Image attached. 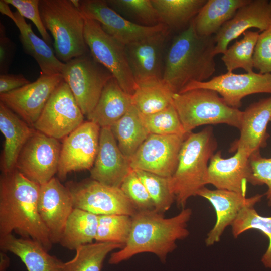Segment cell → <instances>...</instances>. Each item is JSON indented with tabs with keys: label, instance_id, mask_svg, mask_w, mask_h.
<instances>
[{
	"label": "cell",
	"instance_id": "obj_13",
	"mask_svg": "<svg viewBox=\"0 0 271 271\" xmlns=\"http://www.w3.org/2000/svg\"><path fill=\"white\" fill-rule=\"evenodd\" d=\"M197 88L214 90L229 106L239 109L242 100L246 96L261 93L271 94V74L254 71L243 74L227 72L206 81L191 82L179 93Z\"/></svg>",
	"mask_w": 271,
	"mask_h": 271
},
{
	"label": "cell",
	"instance_id": "obj_33",
	"mask_svg": "<svg viewBox=\"0 0 271 271\" xmlns=\"http://www.w3.org/2000/svg\"><path fill=\"white\" fill-rule=\"evenodd\" d=\"M124 245L112 242H98L78 247L75 256L65 262L64 271H101L107 255Z\"/></svg>",
	"mask_w": 271,
	"mask_h": 271
},
{
	"label": "cell",
	"instance_id": "obj_5",
	"mask_svg": "<svg viewBox=\"0 0 271 271\" xmlns=\"http://www.w3.org/2000/svg\"><path fill=\"white\" fill-rule=\"evenodd\" d=\"M39 10L60 61L66 63L89 52L84 37L85 17L71 0H40Z\"/></svg>",
	"mask_w": 271,
	"mask_h": 271
},
{
	"label": "cell",
	"instance_id": "obj_10",
	"mask_svg": "<svg viewBox=\"0 0 271 271\" xmlns=\"http://www.w3.org/2000/svg\"><path fill=\"white\" fill-rule=\"evenodd\" d=\"M84 116L68 84L63 80L32 127L59 140L81 125L84 122Z\"/></svg>",
	"mask_w": 271,
	"mask_h": 271
},
{
	"label": "cell",
	"instance_id": "obj_23",
	"mask_svg": "<svg viewBox=\"0 0 271 271\" xmlns=\"http://www.w3.org/2000/svg\"><path fill=\"white\" fill-rule=\"evenodd\" d=\"M271 121V96L250 104L243 111L240 137L231 145L230 152L241 149L250 156L265 148L269 134L267 127Z\"/></svg>",
	"mask_w": 271,
	"mask_h": 271
},
{
	"label": "cell",
	"instance_id": "obj_14",
	"mask_svg": "<svg viewBox=\"0 0 271 271\" xmlns=\"http://www.w3.org/2000/svg\"><path fill=\"white\" fill-rule=\"evenodd\" d=\"M101 128L86 121L63 139L58 167L59 179L71 172L90 170L98 152Z\"/></svg>",
	"mask_w": 271,
	"mask_h": 271
},
{
	"label": "cell",
	"instance_id": "obj_41",
	"mask_svg": "<svg viewBox=\"0 0 271 271\" xmlns=\"http://www.w3.org/2000/svg\"><path fill=\"white\" fill-rule=\"evenodd\" d=\"M250 164L251 169L250 184L267 186L265 195L268 206L271 207V157H263L260 151L257 152L250 155Z\"/></svg>",
	"mask_w": 271,
	"mask_h": 271
},
{
	"label": "cell",
	"instance_id": "obj_18",
	"mask_svg": "<svg viewBox=\"0 0 271 271\" xmlns=\"http://www.w3.org/2000/svg\"><path fill=\"white\" fill-rule=\"evenodd\" d=\"M38 211L52 243H59L67 220L74 209L71 194L56 177L41 185Z\"/></svg>",
	"mask_w": 271,
	"mask_h": 271
},
{
	"label": "cell",
	"instance_id": "obj_39",
	"mask_svg": "<svg viewBox=\"0 0 271 271\" xmlns=\"http://www.w3.org/2000/svg\"><path fill=\"white\" fill-rule=\"evenodd\" d=\"M115 11L127 14L140 25L154 26L161 24L158 13L151 0H105Z\"/></svg>",
	"mask_w": 271,
	"mask_h": 271
},
{
	"label": "cell",
	"instance_id": "obj_45",
	"mask_svg": "<svg viewBox=\"0 0 271 271\" xmlns=\"http://www.w3.org/2000/svg\"><path fill=\"white\" fill-rule=\"evenodd\" d=\"M30 82L22 74L0 75V94L19 88Z\"/></svg>",
	"mask_w": 271,
	"mask_h": 271
},
{
	"label": "cell",
	"instance_id": "obj_11",
	"mask_svg": "<svg viewBox=\"0 0 271 271\" xmlns=\"http://www.w3.org/2000/svg\"><path fill=\"white\" fill-rule=\"evenodd\" d=\"M61 144L58 140L35 129L18 157L15 169L39 185L57 173Z\"/></svg>",
	"mask_w": 271,
	"mask_h": 271
},
{
	"label": "cell",
	"instance_id": "obj_29",
	"mask_svg": "<svg viewBox=\"0 0 271 271\" xmlns=\"http://www.w3.org/2000/svg\"><path fill=\"white\" fill-rule=\"evenodd\" d=\"M98 223V215L74 208L67 220L59 243L72 250L91 243L95 240Z\"/></svg>",
	"mask_w": 271,
	"mask_h": 271
},
{
	"label": "cell",
	"instance_id": "obj_16",
	"mask_svg": "<svg viewBox=\"0 0 271 271\" xmlns=\"http://www.w3.org/2000/svg\"><path fill=\"white\" fill-rule=\"evenodd\" d=\"M167 28L125 45L128 64L137 85L163 79Z\"/></svg>",
	"mask_w": 271,
	"mask_h": 271
},
{
	"label": "cell",
	"instance_id": "obj_35",
	"mask_svg": "<svg viewBox=\"0 0 271 271\" xmlns=\"http://www.w3.org/2000/svg\"><path fill=\"white\" fill-rule=\"evenodd\" d=\"M231 226L234 238L250 229L260 231L267 237L268 245L261 261L266 268L271 269V216L260 215L254 206H247L241 210Z\"/></svg>",
	"mask_w": 271,
	"mask_h": 271
},
{
	"label": "cell",
	"instance_id": "obj_4",
	"mask_svg": "<svg viewBox=\"0 0 271 271\" xmlns=\"http://www.w3.org/2000/svg\"><path fill=\"white\" fill-rule=\"evenodd\" d=\"M217 148L213 128L207 127L191 132L183 141L176 169L169 177L171 190L179 208L184 209L188 200L207 184L209 161Z\"/></svg>",
	"mask_w": 271,
	"mask_h": 271
},
{
	"label": "cell",
	"instance_id": "obj_36",
	"mask_svg": "<svg viewBox=\"0 0 271 271\" xmlns=\"http://www.w3.org/2000/svg\"><path fill=\"white\" fill-rule=\"evenodd\" d=\"M132 225V217L125 214L98 216L95 241L124 245L129 237Z\"/></svg>",
	"mask_w": 271,
	"mask_h": 271
},
{
	"label": "cell",
	"instance_id": "obj_3",
	"mask_svg": "<svg viewBox=\"0 0 271 271\" xmlns=\"http://www.w3.org/2000/svg\"><path fill=\"white\" fill-rule=\"evenodd\" d=\"M215 35L203 37L193 20L173 38L164 57L163 80L179 93L192 81L208 80L215 71Z\"/></svg>",
	"mask_w": 271,
	"mask_h": 271
},
{
	"label": "cell",
	"instance_id": "obj_12",
	"mask_svg": "<svg viewBox=\"0 0 271 271\" xmlns=\"http://www.w3.org/2000/svg\"><path fill=\"white\" fill-rule=\"evenodd\" d=\"M187 135L149 134L129 158L131 168L162 177H171L176 169L179 152Z\"/></svg>",
	"mask_w": 271,
	"mask_h": 271
},
{
	"label": "cell",
	"instance_id": "obj_21",
	"mask_svg": "<svg viewBox=\"0 0 271 271\" xmlns=\"http://www.w3.org/2000/svg\"><path fill=\"white\" fill-rule=\"evenodd\" d=\"M132 170L129 159L120 150L110 127L101 128L98 152L90 170V178L109 186L120 188Z\"/></svg>",
	"mask_w": 271,
	"mask_h": 271
},
{
	"label": "cell",
	"instance_id": "obj_20",
	"mask_svg": "<svg viewBox=\"0 0 271 271\" xmlns=\"http://www.w3.org/2000/svg\"><path fill=\"white\" fill-rule=\"evenodd\" d=\"M251 176L250 156L245 151L237 149L235 154L228 158H222L221 151H218L209 163L207 184L246 196Z\"/></svg>",
	"mask_w": 271,
	"mask_h": 271
},
{
	"label": "cell",
	"instance_id": "obj_34",
	"mask_svg": "<svg viewBox=\"0 0 271 271\" xmlns=\"http://www.w3.org/2000/svg\"><path fill=\"white\" fill-rule=\"evenodd\" d=\"M243 34V38L228 47L221 58L228 72L238 68L247 73L253 71V57L259 33L248 30Z\"/></svg>",
	"mask_w": 271,
	"mask_h": 271
},
{
	"label": "cell",
	"instance_id": "obj_9",
	"mask_svg": "<svg viewBox=\"0 0 271 271\" xmlns=\"http://www.w3.org/2000/svg\"><path fill=\"white\" fill-rule=\"evenodd\" d=\"M74 208L98 216L125 214L133 216L137 211L120 188L103 184L93 179L68 181L66 185Z\"/></svg>",
	"mask_w": 271,
	"mask_h": 271
},
{
	"label": "cell",
	"instance_id": "obj_6",
	"mask_svg": "<svg viewBox=\"0 0 271 271\" xmlns=\"http://www.w3.org/2000/svg\"><path fill=\"white\" fill-rule=\"evenodd\" d=\"M173 104L185 131L199 126L226 124L239 129L243 111L229 106L216 91L197 88L173 96Z\"/></svg>",
	"mask_w": 271,
	"mask_h": 271
},
{
	"label": "cell",
	"instance_id": "obj_24",
	"mask_svg": "<svg viewBox=\"0 0 271 271\" xmlns=\"http://www.w3.org/2000/svg\"><path fill=\"white\" fill-rule=\"evenodd\" d=\"M0 12L10 18L16 25L24 52L36 60L41 73L49 75L61 74L64 63L57 58L49 45L34 33L31 24H28L18 11L12 12L9 5L4 0L0 1Z\"/></svg>",
	"mask_w": 271,
	"mask_h": 271
},
{
	"label": "cell",
	"instance_id": "obj_43",
	"mask_svg": "<svg viewBox=\"0 0 271 271\" xmlns=\"http://www.w3.org/2000/svg\"><path fill=\"white\" fill-rule=\"evenodd\" d=\"M254 68L262 74H271V23L259 33L253 54Z\"/></svg>",
	"mask_w": 271,
	"mask_h": 271
},
{
	"label": "cell",
	"instance_id": "obj_40",
	"mask_svg": "<svg viewBox=\"0 0 271 271\" xmlns=\"http://www.w3.org/2000/svg\"><path fill=\"white\" fill-rule=\"evenodd\" d=\"M120 188L137 211L155 210L146 187L134 170L132 169L125 178Z\"/></svg>",
	"mask_w": 271,
	"mask_h": 271
},
{
	"label": "cell",
	"instance_id": "obj_17",
	"mask_svg": "<svg viewBox=\"0 0 271 271\" xmlns=\"http://www.w3.org/2000/svg\"><path fill=\"white\" fill-rule=\"evenodd\" d=\"M63 80L61 74H41L37 80L0 94V102L31 126L36 122L52 93Z\"/></svg>",
	"mask_w": 271,
	"mask_h": 271
},
{
	"label": "cell",
	"instance_id": "obj_25",
	"mask_svg": "<svg viewBox=\"0 0 271 271\" xmlns=\"http://www.w3.org/2000/svg\"><path fill=\"white\" fill-rule=\"evenodd\" d=\"M0 130L5 138L0 168L7 173L16 169L20 152L35 129L0 102Z\"/></svg>",
	"mask_w": 271,
	"mask_h": 271
},
{
	"label": "cell",
	"instance_id": "obj_44",
	"mask_svg": "<svg viewBox=\"0 0 271 271\" xmlns=\"http://www.w3.org/2000/svg\"><path fill=\"white\" fill-rule=\"evenodd\" d=\"M16 45L6 33L3 24L0 23V75L8 73L13 62Z\"/></svg>",
	"mask_w": 271,
	"mask_h": 271
},
{
	"label": "cell",
	"instance_id": "obj_27",
	"mask_svg": "<svg viewBox=\"0 0 271 271\" xmlns=\"http://www.w3.org/2000/svg\"><path fill=\"white\" fill-rule=\"evenodd\" d=\"M132 105L131 95L125 92L113 77L104 86L96 105L87 118L100 128L110 127Z\"/></svg>",
	"mask_w": 271,
	"mask_h": 271
},
{
	"label": "cell",
	"instance_id": "obj_22",
	"mask_svg": "<svg viewBox=\"0 0 271 271\" xmlns=\"http://www.w3.org/2000/svg\"><path fill=\"white\" fill-rule=\"evenodd\" d=\"M271 23V0H249L215 35V54H223L229 44L252 28L262 32Z\"/></svg>",
	"mask_w": 271,
	"mask_h": 271
},
{
	"label": "cell",
	"instance_id": "obj_2",
	"mask_svg": "<svg viewBox=\"0 0 271 271\" xmlns=\"http://www.w3.org/2000/svg\"><path fill=\"white\" fill-rule=\"evenodd\" d=\"M190 208L182 209L177 215L165 218L155 210L137 211L132 216L130 233L126 243L111 253L108 262L117 264L138 254L149 252L165 262L168 254L177 247L176 242L187 237Z\"/></svg>",
	"mask_w": 271,
	"mask_h": 271
},
{
	"label": "cell",
	"instance_id": "obj_26",
	"mask_svg": "<svg viewBox=\"0 0 271 271\" xmlns=\"http://www.w3.org/2000/svg\"><path fill=\"white\" fill-rule=\"evenodd\" d=\"M0 248L19 257L28 271H64L65 262L50 255L42 245L32 239L17 238L12 234L1 236Z\"/></svg>",
	"mask_w": 271,
	"mask_h": 271
},
{
	"label": "cell",
	"instance_id": "obj_15",
	"mask_svg": "<svg viewBox=\"0 0 271 271\" xmlns=\"http://www.w3.org/2000/svg\"><path fill=\"white\" fill-rule=\"evenodd\" d=\"M78 9L85 18L99 22L105 32L124 45L168 28L162 23L150 27L136 24L110 8L105 0H79Z\"/></svg>",
	"mask_w": 271,
	"mask_h": 271
},
{
	"label": "cell",
	"instance_id": "obj_30",
	"mask_svg": "<svg viewBox=\"0 0 271 271\" xmlns=\"http://www.w3.org/2000/svg\"><path fill=\"white\" fill-rule=\"evenodd\" d=\"M110 128L120 150L129 159L150 134L133 105Z\"/></svg>",
	"mask_w": 271,
	"mask_h": 271
},
{
	"label": "cell",
	"instance_id": "obj_37",
	"mask_svg": "<svg viewBox=\"0 0 271 271\" xmlns=\"http://www.w3.org/2000/svg\"><path fill=\"white\" fill-rule=\"evenodd\" d=\"M134 170L146 187L155 210L162 214L168 211L175 200L170 187L169 177L143 170Z\"/></svg>",
	"mask_w": 271,
	"mask_h": 271
},
{
	"label": "cell",
	"instance_id": "obj_31",
	"mask_svg": "<svg viewBox=\"0 0 271 271\" xmlns=\"http://www.w3.org/2000/svg\"><path fill=\"white\" fill-rule=\"evenodd\" d=\"M161 23L169 29L186 28L206 0H151Z\"/></svg>",
	"mask_w": 271,
	"mask_h": 271
},
{
	"label": "cell",
	"instance_id": "obj_8",
	"mask_svg": "<svg viewBox=\"0 0 271 271\" xmlns=\"http://www.w3.org/2000/svg\"><path fill=\"white\" fill-rule=\"evenodd\" d=\"M84 37L93 58L112 74L125 92L132 95L137 85L128 64L125 45L105 32L99 22L85 18Z\"/></svg>",
	"mask_w": 271,
	"mask_h": 271
},
{
	"label": "cell",
	"instance_id": "obj_28",
	"mask_svg": "<svg viewBox=\"0 0 271 271\" xmlns=\"http://www.w3.org/2000/svg\"><path fill=\"white\" fill-rule=\"evenodd\" d=\"M249 0H208L193 20L200 36L215 35L237 11Z\"/></svg>",
	"mask_w": 271,
	"mask_h": 271
},
{
	"label": "cell",
	"instance_id": "obj_46",
	"mask_svg": "<svg viewBox=\"0 0 271 271\" xmlns=\"http://www.w3.org/2000/svg\"><path fill=\"white\" fill-rule=\"evenodd\" d=\"M10 263V259L5 252H0V271H6Z\"/></svg>",
	"mask_w": 271,
	"mask_h": 271
},
{
	"label": "cell",
	"instance_id": "obj_42",
	"mask_svg": "<svg viewBox=\"0 0 271 271\" xmlns=\"http://www.w3.org/2000/svg\"><path fill=\"white\" fill-rule=\"evenodd\" d=\"M9 5L15 7L24 18L31 20L35 25L42 39L48 44L52 39L43 23L40 10V0H4Z\"/></svg>",
	"mask_w": 271,
	"mask_h": 271
},
{
	"label": "cell",
	"instance_id": "obj_38",
	"mask_svg": "<svg viewBox=\"0 0 271 271\" xmlns=\"http://www.w3.org/2000/svg\"><path fill=\"white\" fill-rule=\"evenodd\" d=\"M140 116L150 134L180 136L188 134L184 130L173 104L154 113L144 114L140 112Z\"/></svg>",
	"mask_w": 271,
	"mask_h": 271
},
{
	"label": "cell",
	"instance_id": "obj_7",
	"mask_svg": "<svg viewBox=\"0 0 271 271\" xmlns=\"http://www.w3.org/2000/svg\"><path fill=\"white\" fill-rule=\"evenodd\" d=\"M61 74L86 117L93 110L104 86L113 77L90 52L64 63Z\"/></svg>",
	"mask_w": 271,
	"mask_h": 271
},
{
	"label": "cell",
	"instance_id": "obj_32",
	"mask_svg": "<svg viewBox=\"0 0 271 271\" xmlns=\"http://www.w3.org/2000/svg\"><path fill=\"white\" fill-rule=\"evenodd\" d=\"M174 93L163 79L137 85L132 105L142 114L154 113L172 104Z\"/></svg>",
	"mask_w": 271,
	"mask_h": 271
},
{
	"label": "cell",
	"instance_id": "obj_1",
	"mask_svg": "<svg viewBox=\"0 0 271 271\" xmlns=\"http://www.w3.org/2000/svg\"><path fill=\"white\" fill-rule=\"evenodd\" d=\"M40 189V185L16 169L1 174L0 237L14 231L38 242L49 251L53 244L38 211Z\"/></svg>",
	"mask_w": 271,
	"mask_h": 271
},
{
	"label": "cell",
	"instance_id": "obj_19",
	"mask_svg": "<svg viewBox=\"0 0 271 271\" xmlns=\"http://www.w3.org/2000/svg\"><path fill=\"white\" fill-rule=\"evenodd\" d=\"M196 196L207 200L213 206L216 213V222L205 241L208 246L220 240L225 229L233 224L242 209L247 206L254 207L263 197V194H257L246 197L233 191L219 189L211 190L205 186L197 192Z\"/></svg>",
	"mask_w": 271,
	"mask_h": 271
}]
</instances>
